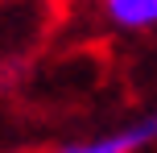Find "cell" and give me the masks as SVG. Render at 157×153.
<instances>
[{
  "instance_id": "obj_1",
  "label": "cell",
  "mask_w": 157,
  "mask_h": 153,
  "mask_svg": "<svg viewBox=\"0 0 157 153\" xmlns=\"http://www.w3.org/2000/svg\"><path fill=\"white\" fill-rule=\"evenodd\" d=\"M149 145H157V112L141 116L136 124H124V128H116V132H103V137L58 145L54 153H141Z\"/></svg>"
},
{
  "instance_id": "obj_2",
  "label": "cell",
  "mask_w": 157,
  "mask_h": 153,
  "mask_svg": "<svg viewBox=\"0 0 157 153\" xmlns=\"http://www.w3.org/2000/svg\"><path fill=\"white\" fill-rule=\"evenodd\" d=\"M103 17L124 33L157 29V0H99Z\"/></svg>"
}]
</instances>
